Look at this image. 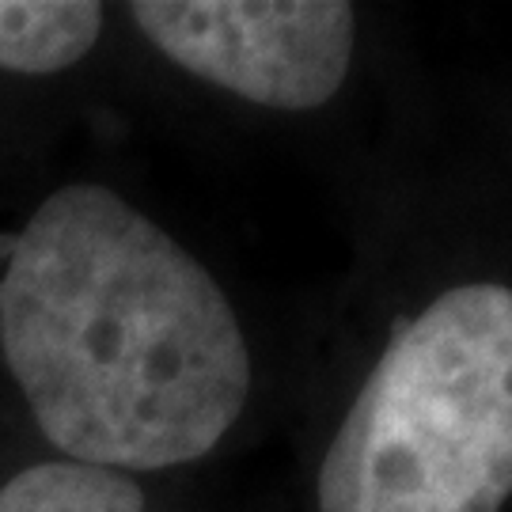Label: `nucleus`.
Returning a JSON list of instances; mask_svg holds the SVG:
<instances>
[{"mask_svg":"<svg viewBox=\"0 0 512 512\" xmlns=\"http://www.w3.org/2000/svg\"><path fill=\"white\" fill-rule=\"evenodd\" d=\"M512 501V289L456 285L406 323L319 471V512H501Z\"/></svg>","mask_w":512,"mask_h":512,"instance_id":"nucleus-2","label":"nucleus"},{"mask_svg":"<svg viewBox=\"0 0 512 512\" xmlns=\"http://www.w3.org/2000/svg\"><path fill=\"white\" fill-rule=\"evenodd\" d=\"M0 349L57 452L164 471L213 452L251 353L213 274L107 186L54 190L0 277Z\"/></svg>","mask_w":512,"mask_h":512,"instance_id":"nucleus-1","label":"nucleus"},{"mask_svg":"<svg viewBox=\"0 0 512 512\" xmlns=\"http://www.w3.org/2000/svg\"><path fill=\"white\" fill-rule=\"evenodd\" d=\"M129 16L186 73L274 110L323 107L357 35L342 0H141Z\"/></svg>","mask_w":512,"mask_h":512,"instance_id":"nucleus-3","label":"nucleus"},{"mask_svg":"<svg viewBox=\"0 0 512 512\" xmlns=\"http://www.w3.org/2000/svg\"><path fill=\"white\" fill-rule=\"evenodd\" d=\"M103 31L88 0H0V69L50 76L76 65Z\"/></svg>","mask_w":512,"mask_h":512,"instance_id":"nucleus-4","label":"nucleus"},{"mask_svg":"<svg viewBox=\"0 0 512 512\" xmlns=\"http://www.w3.org/2000/svg\"><path fill=\"white\" fill-rule=\"evenodd\" d=\"M0 512H145V490L122 471L54 459L8 478Z\"/></svg>","mask_w":512,"mask_h":512,"instance_id":"nucleus-5","label":"nucleus"}]
</instances>
